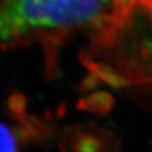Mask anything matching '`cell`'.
<instances>
[{"mask_svg": "<svg viewBox=\"0 0 152 152\" xmlns=\"http://www.w3.org/2000/svg\"><path fill=\"white\" fill-rule=\"evenodd\" d=\"M113 0H0V52L42 44L46 75L56 76V52L78 34L90 50L80 59L98 61L120 34Z\"/></svg>", "mask_w": 152, "mask_h": 152, "instance_id": "6da1fadb", "label": "cell"}, {"mask_svg": "<svg viewBox=\"0 0 152 152\" xmlns=\"http://www.w3.org/2000/svg\"><path fill=\"white\" fill-rule=\"evenodd\" d=\"M58 143L61 152H120L118 139L92 122L65 127Z\"/></svg>", "mask_w": 152, "mask_h": 152, "instance_id": "7a4b0ae2", "label": "cell"}, {"mask_svg": "<svg viewBox=\"0 0 152 152\" xmlns=\"http://www.w3.org/2000/svg\"><path fill=\"white\" fill-rule=\"evenodd\" d=\"M17 125L14 127L19 143L25 145L39 144L46 145L53 140L55 135V126L49 120L38 116L29 115L27 113L12 117Z\"/></svg>", "mask_w": 152, "mask_h": 152, "instance_id": "3957f363", "label": "cell"}, {"mask_svg": "<svg viewBox=\"0 0 152 152\" xmlns=\"http://www.w3.org/2000/svg\"><path fill=\"white\" fill-rule=\"evenodd\" d=\"M115 105L114 96L105 90H96L86 97L80 98L76 104L79 110L92 113L98 116H105L110 113Z\"/></svg>", "mask_w": 152, "mask_h": 152, "instance_id": "277c9868", "label": "cell"}, {"mask_svg": "<svg viewBox=\"0 0 152 152\" xmlns=\"http://www.w3.org/2000/svg\"><path fill=\"white\" fill-rule=\"evenodd\" d=\"M116 22L123 26L139 8L152 11V0H113Z\"/></svg>", "mask_w": 152, "mask_h": 152, "instance_id": "5b68a950", "label": "cell"}, {"mask_svg": "<svg viewBox=\"0 0 152 152\" xmlns=\"http://www.w3.org/2000/svg\"><path fill=\"white\" fill-rule=\"evenodd\" d=\"M0 152H19V141L14 129L0 122Z\"/></svg>", "mask_w": 152, "mask_h": 152, "instance_id": "8992f818", "label": "cell"}, {"mask_svg": "<svg viewBox=\"0 0 152 152\" xmlns=\"http://www.w3.org/2000/svg\"><path fill=\"white\" fill-rule=\"evenodd\" d=\"M6 107L11 117L25 114L26 108H27V97L23 92L14 90L7 97Z\"/></svg>", "mask_w": 152, "mask_h": 152, "instance_id": "52a82bcc", "label": "cell"}, {"mask_svg": "<svg viewBox=\"0 0 152 152\" xmlns=\"http://www.w3.org/2000/svg\"><path fill=\"white\" fill-rule=\"evenodd\" d=\"M100 85H103V82L100 81L96 76H94L92 73H89L88 76H86L80 81L78 89L80 92H88L97 89V87H99Z\"/></svg>", "mask_w": 152, "mask_h": 152, "instance_id": "ba28073f", "label": "cell"}]
</instances>
